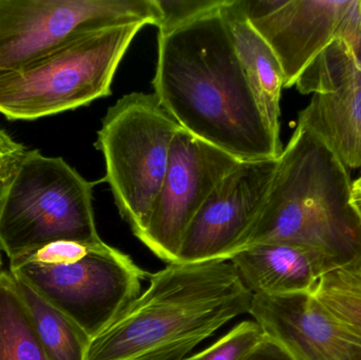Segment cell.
Instances as JSON below:
<instances>
[{"label":"cell","mask_w":361,"mask_h":360,"mask_svg":"<svg viewBox=\"0 0 361 360\" xmlns=\"http://www.w3.org/2000/svg\"><path fill=\"white\" fill-rule=\"evenodd\" d=\"M222 6L159 32L154 94L180 128L201 141L241 162L277 160L281 141L255 99Z\"/></svg>","instance_id":"obj_1"},{"label":"cell","mask_w":361,"mask_h":360,"mask_svg":"<svg viewBox=\"0 0 361 360\" xmlns=\"http://www.w3.org/2000/svg\"><path fill=\"white\" fill-rule=\"evenodd\" d=\"M97 337L88 360H184L240 315L252 294L229 260L169 263Z\"/></svg>","instance_id":"obj_2"},{"label":"cell","mask_w":361,"mask_h":360,"mask_svg":"<svg viewBox=\"0 0 361 360\" xmlns=\"http://www.w3.org/2000/svg\"><path fill=\"white\" fill-rule=\"evenodd\" d=\"M352 183L345 163L297 122L243 249L258 243L298 245L324 256L333 271L361 272V220L352 205Z\"/></svg>","instance_id":"obj_3"},{"label":"cell","mask_w":361,"mask_h":360,"mask_svg":"<svg viewBox=\"0 0 361 360\" xmlns=\"http://www.w3.org/2000/svg\"><path fill=\"white\" fill-rule=\"evenodd\" d=\"M93 185L63 159L27 150L0 183V247L10 261L57 241H103Z\"/></svg>","instance_id":"obj_4"},{"label":"cell","mask_w":361,"mask_h":360,"mask_svg":"<svg viewBox=\"0 0 361 360\" xmlns=\"http://www.w3.org/2000/svg\"><path fill=\"white\" fill-rule=\"evenodd\" d=\"M133 23L86 34L20 69L0 73V113L32 120L111 94L118 65L146 27Z\"/></svg>","instance_id":"obj_5"},{"label":"cell","mask_w":361,"mask_h":360,"mask_svg":"<svg viewBox=\"0 0 361 360\" xmlns=\"http://www.w3.org/2000/svg\"><path fill=\"white\" fill-rule=\"evenodd\" d=\"M180 129L156 95L133 92L108 109L97 132L95 147L105 160V181L137 238L145 230Z\"/></svg>","instance_id":"obj_6"},{"label":"cell","mask_w":361,"mask_h":360,"mask_svg":"<svg viewBox=\"0 0 361 360\" xmlns=\"http://www.w3.org/2000/svg\"><path fill=\"white\" fill-rule=\"evenodd\" d=\"M161 20L158 0H0V73L105 27Z\"/></svg>","instance_id":"obj_7"},{"label":"cell","mask_w":361,"mask_h":360,"mask_svg":"<svg viewBox=\"0 0 361 360\" xmlns=\"http://www.w3.org/2000/svg\"><path fill=\"white\" fill-rule=\"evenodd\" d=\"M15 278L71 319L91 340L111 325L141 294L150 275L123 252L102 242L67 264H10Z\"/></svg>","instance_id":"obj_8"},{"label":"cell","mask_w":361,"mask_h":360,"mask_svg":"<svg viewBox=\"0 0 361 360\" xmlns=\"http://www.w3.org/2000/svg\"><path fill=\"white\" fill-rule=\"evenodd\" d=\"M241 161L180 128L173 137L164 181L137 237L157 257L178 261L189 224L221 180Z\"/></svg>","instance_id":"obj_9"},{"label":"cell","mask_w":361,"mask_h":360,"mask_svg":"<svg viewBox=\"0 0 361 360\" xmlns=\"http://www.w3.org/2000/svg\"><path fill=\"white\" fill-rule=\"evenodd\" d=\"M277 160L242 161L212 190L189 224L179 263L225 261L241 251L264 209Z\"/></svg>","instance_id":"obj_10"},{"label":"cell","mask_w":361,"mask_h":360,"mask_svg":"<svg viewBox=\"0 0 361 360\" xmlns=\"http://www.w3.org/2000/svg\"><path fill=\"white\" fill-rule=\"evenodd\" d=\"M248 21L277 56L284 88L349 33L360 0H242Z\"/></svg>","instance_id":"obj_11"},{"label":"cell","mask_w":361,"mask_h":360,"mask_svg":"<svg viewBox=\"0 0 361 360\" xmlns=\"http://www.w3.org/2000/svg\"><path fill=\"white\" fill-rule=\"evenodd\" d=\"M313 94L298 122L319 137L349 169L361 170V67L338 39L329 46L295 84Z\"/></svg>","instance_id":"obj_12"},{"label":"cell","mask_w":361,"mask_h":360,"mask_svg":"<svg viewBox=\"0 0 361 360\" xmlns=\"http://www.w3.org/2000/svg\"><path fill=\"white\" fill-rule=\"evenodd\" d=\"M250 315L295 360H361V335L334 321L312 294L254 295Z\"/></svg>","instance_id":"obj_13"},{"label":"cell","mask_w":361,"mask_h":360,"mask_svg":"<svg viewBox=\"0 0 361 360\" xmlns=\"http://www.w3.org/2000/svg\"><path fill=\"white\" fill-rule=\"evenodd\" d=\"M229 261L252 295L312 294L320 279L333 272L324 256L286 243L250 245Z\"/></svg>","instance_id":"obj_14"},{"label":"cell","mask_w":361,"mask_h":360,"mask_svg":"<svg viewBox=\"0 0 361 360\" xmlns=\"http://www.w3.org/2000/svg\"><path fill=\"white\" fill-rule=\"evenodd\" d=\"M222 13L255 99L269 128L280 137V101L284 88L281 65L271 46L250 25L242 0H226Z\"/></svg>","instance_id":"obj_15"},{"label":"cell","mask_w":361,"mask_h":360,"mask_svg":"<svg viewBox=\"0 0 361 360\" xmlns=\"http://www.w3.org/2000/svg\"><path fill=\"white\" fill-rule=\"evenodd\" d=\"M15 281L47 359L88 360L91 338L27 283Z\"/></svg>","instance_id":"obj_16"},{"label":"cell","mask_w":361,"mask_h":360,"mask_svg":"<svg viewBox=\"0 0 361 360\" xmlns=\"http://www.w3.org/2000/svg\"><path fill=\"white\" fill-rule=\"evenodd\" d=\"M0 360H48L10 272H0Z\"/></svg>","instance_id":"obj_17"},{"label":"cell","mask_w":361,"mask_h":360,"mask_svg":"<svg viewBox=\"0 0 361 360\" xmlns=\"http://www.w3.org/2000/svg\"><path fill=\"white\" fill-rule=\"evenodd\" d=\"M312 295L334 321L361 335V272L341 268L328 273Z\"/></svg>","instance_id":"obj_18"},{"label":"cell","mask_w":361,"mask_h":360,"mask_svg":"<svg viewBox=\"0 0 361 360\" xmlns=\"http://www.w3.org/2000/svg\"><path fill=\"white\" fill-rule=\"evenodd\" d=\"M264 336L256 321H244L209 348L184 360H243Z\"/></svg>","instance_id":"obj_19"},{"label":"cell","mask_w":361,"mask_h":360,"mask_svg":"<svg viewBox=\"0 0 361 360\" xmlns=\"http://www.w3.org/2000/svg\"><path fill=\"white\" fill-rule=\"evenodd\" d=\"M225 1L226 0H158L162 12L159 32L171 31L190 23L220 8Z\"/></svg>","instance_id":"obj_20"},{"label":"cell","mask_w":361,"mask_h":360,"mask_svg":"<svg viewBox=\"0 0 361 360\" xmlns=\"http://www.w3.org/2000/svg\"><path fill=\"white\" fill-rule=\"evenodd\" d=\"M99 243H80L73 241H57L44 245L36 251L32 252L29 255L19 259L13 260L11 263L18 262H31L37 264H67L73 263L88 255Z\"/></svg>","instance_id":"obj_21"},{"label":"cell","mask_w":361,"mask_h":360,"mask_svg":"<svg viewBox=\"0 0 361 360\" xmlns=\"http://www.w3.org/2000/svg\"><path fill=\"white\" fill-rule=\"evenodd\" d=\"M27 149L0 128V183L8 177Z\"/></svg>","instance_id":"obj_22"},{"label":"cell","mask_w":361,"mask_h":360,"mask_svg":"<svg viewBox=\"0 0 361 360\" xmlns=\"http://www.w3.org/2000/svg\"><path fill=\"white\" fill-rule=\"evenodd\" d=\"M243 360H295L275 340L264 336Z\"/></svg>","instance_id":"obj_23"},{"label":"cell","mask_w":361,"mask_h":360,"mask_svg":"<svg viewBox=\"0 0 361 360\" xmlns=\"http://www.w3.org/2000/svg\"><path fill=\"white\" fill-rule=\"evenodd\" d=\"M343 42L349 46L357 65L361 67V0L347 37Z\"/></svg>","instance_id":"obj_24"},{"label":"cell","mask_w":361,"mask_h":360,"mask_svg":"<svg viewBox=\"0 0 361 360\" xmlns=\"http://www.w3.org/2000/svg\"><path fill=\"white\" fill-rule=\"evenodd\" d=\"M351 202L361 220V173L352 183Z\"/></svg>","instance_id":"obj_25"},{"label":"cell","mask_w":361,"mask_h":360,"mask_svg":"<svg viewBox=\"0 0 361 360\" xmlns=\"http://www.w3.org/2000/svg\"><path fill=\"white\" fill-rule=\"evenodd\" d=\"M2 266V261H1V257H0V268H1Z\"/></svg>","instance_id":"obj_26"}]
</instances>
